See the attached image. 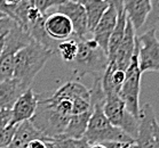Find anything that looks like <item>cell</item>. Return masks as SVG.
<instances>
[{
    "label": "cell",
    "instance_id": "obj_1",
    "mask_svg": "<svg viewBox=\"0 0 159 148\" xmlns=\"http://www.w3.org/2000/svg\"><path fill=\"white\" fill-rule=\"evenodd\" d=\"M72 115V101L54 100L49 98L39 99L37 111L31 117V123L48 138H57L63 134Z\"/></svg>",
    "mask_w": 159,
    "mask_h": 148
},
{
    "label": "cell",
    "instance_id": "obj_2",
    "mask_svg": "<svg viewBox=\"0 0 159 148\" xmlns=\"http://www.w3.org/2000/svg\"><path fill=\"white\" fill-rule=\"evenodd\" d=\"M55 54L51 48H47L33 40L15 54L14 75L17 82L24 89L30 88L36 75L43 69L45 64Z\"/></svg>",
    "mask_w": 159,
    "mask_h": 148
},
{
    "label": "cell",
    "instance_id": "obj_3",
    "mask_svg": "<svg viewBox=\"0 0 159 148\" xmlns=\"http://www.w3.org/2000/svg\"><path fill=\"white\" fill-rule=\"evenodd\" d=\"M109 64L108 55L98 41L92 36L85 40H78V54L72 63L73 76L76 80L81 79L86 74L102 75Z\"/></svg>",
    "mask_w": 159,
    "mask_h": 148
},
{
    "label": "cell",
    "instance_id": "obj_4",
    "mask_svg": "<svg viewBox=\"0 0 159 148\" xmlns=\"http://www.w3.org/2000/svg\"><path fill=\"white\" fill-rule=\"evenodd\" d=\"M142 74L139 65V50L138 42L136 49L134 53L129 65L126 69V76L123 86L120 88L119 96L125 103L127 111L139 119L140 115V91H141V79Z\"/></svg>",
    "mask_w": 159,
    "mask_h": 148
},
{
    "label": "cell",
    "instance_id": "obj_5",
    "mask_svg": "<svg viewBox=\"0 0 159 148\" xmlns=\"http://www.w3.org/2000/svg\"><path fill=\"white\" fill-rule=\"evenodd\" d=\"M103 112L115 126L125 131L135 139L139 132V119L127 111L119 94L107 95L103 104Z\"/></svg>",
    "mask_w": 159,
    "mask_h": 148
},
{
    "label": "cell",
    "instance_id": "obj_6",
    "mask_svg": "<svg viewBox=\"0 0 159 148\" xmlns=\"http://www.w3.org/2000/svg\"><path fill=\"white\" fill-rule=\"evenodd\" d=\"M139 65L142 73L159 72V39L156 30H148L136 38Z\"/></svg>",
    "mask_w": 159,
    "mask_h": 148
},
{
    "label": "cell",
    "instance_id": "obj_7",
    "mask_svg": "<svg viewBox=\"0 0 159 148\" xmlns=\"http://www.w3.org/2000/svg\"><path fill=\"white\" fill-rule=\"evenodd\" d=\"M57 11L66 15L70 18L73 26V36H76L77 40H85L92 36L88 30L86 9L83 5L68 0L64 4L58 6Z\"/></svg>",
    "mask_w": 159,
    "mask_h": 148
},
{
    "label": "cell",
    "instance_id": "obj_8",
    "mask_svg": "<svg viewBox=\"0 0 159 148\" xmlns=\"http://www.w3.org/2000/svg\"><path fill=\"white\" fill-rule=\"evenodd\" d=\"M135 49H136V31L130 21L127 18L124 39L117 49L115 56L111 59H109V64L116 69L126 71L135 53Z\"/></svg>",
    "mask_w": 159,
    "mask_h": 148
},
{
    "label": "cell",
    "instance_id": "obj_9",
    "mask_svg": "<svg viewBox=\"0 0 159 148\" xmlns=\"http://www.w3.org/2000/svg\"><path fill=\"white\" fill-rule=\"evenodd\" d=\"M153 108L150 104H144L140 108L139 115V132L135 138L138 148H157L153 136V123L156 121Z\"/></svg>",
    "mask_w": 159,
    "mask_h": 148
},
{
    "label": "cell",
    "instance_id": "obj_10",
    "mask_svg": "<svg viewBox=\"0 0 159 148\" xmlns=\"http://www.w3.org/2000/svg\"><path fill=\"white\" fill-rule=\"evenodd\" d=\"M39 99V95L34 94V91L31 88H28L16 99L11 107V123L18 124L23 121L31 120L37 111Z\"/></svg>",
    "mask_w": 159,
    "mask_h": 148
},
{
    "label": "cell",
    "instance_id": "obj_11",
    "mask_svg": "<svg viewBox=\"0 0 159 148\" xmlns=\"http://www.w3.org/2000/svg\"><path fill=\"white\" fill-rule=\"evenodd\" d=\"M43 26L47 36L54 41H62L73 36V26L70 18L60 11L46 15Z\"/></svg>",
    "mask_w": 159,
    "mask_h": 148
},
{
    "label": "cell",
    "instance_id": "obj_12",
    "mask_svg": "<svg viewBox=\"0 0 159 148\" xmlns=\"http://www.w3.org/2000/svg\"><path fill=\"white\" fill-rule=\"evenodd\" d=\"M117 19H118V11H116V8L109 6V8L105 11L101 19L98 21V25L92 31V38L98 41L100 47L107 53V55H108L109 39H110V36L115 30Z\"/></svg>",
    "mask_w": 159,
    "mask_h": 148
},
{
    "label": "cell",
    "instance_id": "obj_13",
    "mask_svg": "<svg viewBox=\"0 0 159 148\" xmlns=\"http://www.w3.org/2000/svg\"><path fill=\"white\" fill-rule=\"evenodd\" d=\"M123 4L127 18L135 31H140L151 11V0H123Z\"/></svg>",
    "mask_w": 159,
    "mask_h": 148
},
{
    "label": "cell",
    "instance_id": "obj_14",
    "mask_svg": "<svg viewBox=\"0 0 159 148\" xmlns=\"http://www.w3.org/2000/svg\"><path fill=\"white\" fill-rule=\"evenodd\" d=\"M34 139L46 140V137L33 125L30 120L23 121L17 124L14 137L11 139L9 146L6 148H26L30 141L34 140Z\"/></svg>",
    "mask_w": 159,
    "mask_h": 148
},
{
    "label": "cell",
    "instance_id": "obj_15",
    "mask_svg": "<svg viewBox=\"0 0 159 148\" xmlns=\"http://www.w3.org/2000/svg\"><path fill=\"white\" fill-rule=\"evenodd\" d=\"M54 100H70L73 101L77 98H87L90 99L89 89H87L83 83H80L78 80H71L62 84L57 90L54 91V94L51 96Z\"/></svg>",
    "mask_w": 159,
    "mask_h": 148
},
{
    "label": "cell",
    "instance_id": "obj_16",
    "mask_svg": "<svg viewBox=\"0 0 159 148\" xmlns=\"http://www.w3.org/2000/svg\"><path fill=\"white\" fill-rule=\"evenodd\" d=\"M125 76H126V71L116 69L112 65L108 64L101 78L102 89L104 91L105 96L107 95L119 94L120 88H121L124 81H125Z\"/></svg>",
    "mask_w": 159,
    "mask_h": 148
},
{
    "label": "cell",
    "instance_id": "obj_17",
    "mask_svg": "<svg viewBox=\"0 0 159 148\" xmlns=\"http://www.w3.org/2000/svg\"><path fill=\"white\" fill-rule=\"evenodd\" d=\"M25 90L15 79L0 82V108H11L16 99Z\"/></svg>",
    "mask_w": 159,
    "mask_h": 148
},
{
    "label": "cell",
    "instance_id": "obj_18",
    "mask_svg": "<svg viewBox=\"0 0 159 148\" xmlns=\"http://www.w3.org/2000/svg\"><path fill=\"white\" fill-rule=\"evenodd\" d=\"M92 111L81 114H72L69 120V123L65 128L63 134L60 137L72 138V139H81L85 136V132L88 126ZM58 138V137H57Z\"/></svg>",
    "mask_w": 159,
    "mask_h": 148
},
{
    "label": "cell",
    "instance_id": "obj_19",
    "mask_svg": "<svg viewBox=\"0 0 159 148\" xmlns=\"http://www.w3.org/2000/svg\"><path fill=\"white\" fill-rule=\"evenodd\" d=\"M127 24V15L125 11L118 13V19H117V24L115 26V30L112 32L110 39H109L108 44V58L111 59L115 54H116L117 49L120 46L121 41L125 36V29H126Z\"/></svg>",
    "mask_w": 159,
    "mask_h": 148
},
{
    "label": "cell",
    "instance_id": "obj_20",
    "mask_svg": "<svg viewBox=\"0 0 159 148\" xmlns=\"http://www.w3.org/2000/svg\"><path fill=\"white\" fill-rule=\"evenodd\" d=\"M17 51V49L4 44V49L0 55V82L13 79L15 66V54Z\"/></svg>",
    "mask_w": 159,
    "mask_h": 148
},
{
    "label": "cell",
    "instance_id": "obj_21",
    "mask_svg": "<svg viewBox=\"0 0 159 148\" xmlns=\"http://www.w3.org/2000/svg\"><path fill=\"white\" fill-rule=\"evenodd\" d=\"M109 8V5L103 0H92L89 4L85 6L87 14V23H88V30L92 34V31L98 25V21L101 19L105 11Z\"/></svg>",
    "mask_w": 159,
    "mask_h": 148
},
{
    "label": "cell",
    "instance_id": "obj_22",
    "mask_svg": "<svg viewBox=\"0 0 159 148\" xmlns=\"http://www.w3.org/2000/svg\"><path fill=\"white\" fill-rule=\"evenodd\" d=\"M55 53L65 61V63H72L78 54V40L76 38H69L60 41L56 44Z\"/></svg>",
    "mask_w": 159,
    "mask_h": 148
},
{
    "label": "cell",
    "instance_id": "obj_23",
    "mask_svg": "<svg viewBox=\"0 0 159 148\" xmlns=\"http://www.w3.org/2000/svg\"><path fill=\"white\" fill-rule=\"evenodd\" d=\"M148 30L159 31V0H151V11L139 32L142 33Z\"/></svg>",
    "mask_w": 159,
    "mask_h": 148
},
{
    "label": "cell",
    "instance_id": "obj_24",
    "mask_svg": "<svg viewBox=\"0 0 159 148\" xmlns=\"http://www.w3.org/2000/svg\"><path fill=\"white\" fill-rule=\"evenodd\" d=\"M57 148H88L90 146L84 138L81 139H72V138H52Z\"/></svg>",
    "mask_w": 159,
    "mask_h": 148
},
{
    "label": "cell",
    "instance_id": "obj_25",
    "mask_svg": "<svg viewBox=\"0 0 159 148\" xmlns=\"http://www.w3.org/2000/svg\"><path fill=\"white\" fill-rule=\"evenodd\" d=\"M68 0H33L34 6L40 11L43 15H47V11L53 7L57 8L60 5L64 4Z\"/></svg>",
    "mask_w": 159,
    "mask_h": 148
},
{
    "label": "cell",
    "instance_id": "obj_26",
    "mask_svg": "<svg viewBox=\"0 0 159 148\" xmlns=\"http://www.w3.org/2000/svg\"><path fill=\"white\" fill-rule=\"evenodd\" d=\"M16 128H17V124L11 123L9 125L6 126L4 130L0 132V148H6L9 146L11 139L14 137Z\"/></svg>",
    "mask_w": 159,
    "mask_h": 148
},
{
    "label": "cell",
    "instance_id": "obj_27",
    "mask_svg": "<svg viewBox=\"0 0 159 148\" xmlns=\"http://www.w3.org/2000/svg\"><path fill=\"white\" fill-rule=\"evenodd\" d=\"M92 111L90 99L87 98H77L72 101V114H81Z\"/></svg>",
    "mask_w": 159,
    "mask_h": 148
},
{
    "label": "cell",
    "instance_id": "obj_28",
    "mask_svg": "<svg viewBox=\"0 0 159 148\" xmlns=\"http://www.w3.org/2000/svg\"><path fill=\"white\" fill-rule=\"evenodd\" d=\"M11 123V108H0V132Z\"/></svg>",
    "mask_w": 159,
    "mask_h": 148
},
{
    "label": "cell",
    "instance_id": "obj_29",
    "mask_svg": "<svg viewBox=\"0 0 159 148\" xmlns=\"http://www.w3.org/2000/svg\"><path fill=\"white\" fill-rule=\"evenodd\" d=\"M103 1H105L109 6H112L113 8H116V11H118V13L124 11L123 0H103Z\"/></svg>",
    "mask_w": 159,
    "mask_h": 148
},
{
    "label": "cell",
    "instance_id": "obj_30",
    "mask_svg": "<svg viewBox=\"0 0 159 148\" xmlns=\"http://www.w3.org/2000/svg\"><path fill=\"white\" fill-rule=\"evenodd\" d=\"M26 148H46V142L43 139H34L30 141Z\"/></svg>",
    "mask_w": 159,
    "mask_h": 148
},
{
    "label": "cell",
    "instance_id": "obj_31",
    "mask_svg": "<svg viewBox=\"0 0 159 148\" xmlns=\"http://www.w3.org/2000/svg\"><path fill=\"white\" fill-rule=\"evenodd\" d=\"M0 13H4L5 15H7L8 17L13 18V9L6 5L4 0H0Z\"/></svg>",
    "mask_w": 159,
    "mask_h": 148
},
{
    "label": "cell",
    "instance_id": "obj_32",
    "mask_svg": "<svg viewBox=\"0 0 159 148\" xmlns=\"http://www.w3.org/2000/svg\"><path fill=\"white\" fill-rule=\"evenodd\" d=\"M153 136H155L156 147L159 148V123L157 120L153 123Z\"/></svg>",
    "mask_w": 159,
    "mask_h": 148
},
{
    "label": "cell",
    "instance_id": "obj_33",
    "mask_svg": "<svg viewBox=\"0 0 159 148\" xmlns=\"http://www.w3.org/2000/svg\"><path fill=\"white\" fill-rule=\"evenodd\" d=\"M5 2H6V5L7 6H9V7L13 9L14 7H16L17 5H20L22 2V0H4Z\"/></svg>",
    "mask_w": 159,
    "mask_h": 148
},
{
    "label": "cell",
    "instance_id": "obj_34",
    "mask_svg": "<svg viewBox=\"0 0 159 148\" xmlns=\"http://www.w3.org/2000/svg\"><path fill=\"white\" fill-rule=\"evenodd\" d=\"M5 36H6V33H5V34H1V36H0V55H1V53H2V49H4Z\"/></svg>",
    "mask_w": 159,
    "mask_h": 148
},
{
    "label": "cell",
    "instance_id": "obj_35",
    "mask_svg": "<svg viewBox=\"0 0 159 148\" xmlns=\"http://www.w3.org/2000/svg\"><path fill=\"white\" fill-rule=\"evenodd\" d=\"M70 1H73V2H77V4L83 5L84 7H85V6H86L87 4H89L92 0H70Z\"/></svg>",
    "mask_w": 159,
    "mask_h": 148
},
{
    "label": "cell",
    "instance_id": "obj_36",
    "mask_svg": "<svg viewBox=\"0 0 159 148\" xmlns=\"http://www.w3.org/2000/svg\"><path fill=\"white\" fill-rule=\"evenodd\" d=\"M88 148H107V147L102 144H93V145H90Z\"/></svg>",
    "mask_w": 159,
    "mask_h": 148
}]
</instances>
